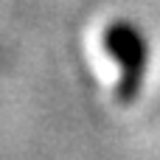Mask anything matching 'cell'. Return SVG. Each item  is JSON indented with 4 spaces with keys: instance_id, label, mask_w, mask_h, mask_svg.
<instances>
[{
    "instance_id": "obj_1",
    "label": "cell",
    "mask_w": 160,
    "mask_h": 160,
    "mask_svg": "<svg viewBox=\"0 0 160 160\" xmlns=\"http://www.w3.org/2000/svg\"><path fill=\"white\" fill-rule=\"evenodd\" d=\"M104 51L118 65V84L115 98L121 104H132L141 96L146 65H149V42L129 20H115L104 31Z\"/></svg>"
}]
</instances>
